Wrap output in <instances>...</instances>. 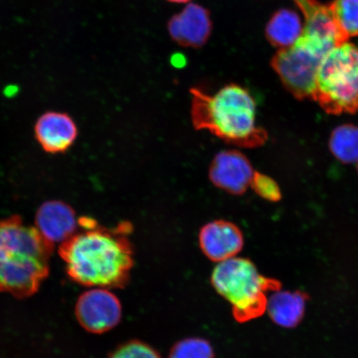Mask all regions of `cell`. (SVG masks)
Returning <instances> with one entry per match:
<instances>
[{"mask_svg": "<svg viewBox=\"0 0 358 358\" xmlns=\"http://www.w3.org/2000/svg\"><path fill=\"white\" fill-rule=\"evenodd\" d=\"M250 187L262 199L278 201L281 199V192L277 182L271 178L261 173H255Z\"/></svg>", "mask_w": 358, "mask_h": 358, "instance_id": "cell-20", "label": "cell"}, {"mask_svg": "<svg viewBox=\"0 0 358 358\" xmlns=\"http://www.w3.org/2000/svg\"><path fill=\"white\" fill-rule=\"evenodd\" d=\"M326 113L355 114L358 110V48L344 43L321 61L313 99Z\"/></svg>", "mask_w": 358, "mask_h": 358, "instance_id": "cell-5", "label": "cell"}, {"mask_svg": "<svg viewBox=\"0 0 358 358\" xmlns=\"http://www.w3.org/2000/svg\"><path fill=\"white\" fill-rule=\"evenodd\" d=\"M169 34L182 47L200 48L212 34L213 21L208 8L189 3L168 22Z\"/></svg>", "mask_w": 358, "mask_h": 358, "instance_id": "cell-9", "label": "cell"}, {"mask_svg": "<svg viewBox=\"0 0 358 358\" xmlns=\"http://www.w3.org/2000/svg\"><path fill=\"white\" fill-rule=\"evenodd\" d=\"M169 358H215L213 348L207 340L190 338L174 344Z\"/></svg>", "mask_w": 358, "mask_h": 358, "instance_id": "cell-18", "label": "cell"}, {"mask_svg": "<svg viewBox=\"0 0 358 358\" xmlns=\"http://www.w3.org/2000/svg\"><path fill=\"white\" fill-rule=\"evenodd\" d=\"M255 173L248 157L238 150H227L215 156L209 169V178L218 189L232 195H241L252 185Z\"/></svg>", "mask_w": 358, "mask_h": 358, "instance_id": "cell-8", "label": "cell"}, {"mask_svg": "<svg viewBox=\"0 0 358 358\" xmlns=\"http://www.w3.org/2000/svg\"><path fill=\"white\" fill-rule=\"evenodd\" d=\"M78 224L80 231L59 248L67 275L88 287L124 288L134 266L131 226L124 222L110 229L89 217L79 218Z\"/></svg>", "mask_w": 358, "mask_h": 358, "instance_id": "cell-1", "label": "cell"}, {"mask_svg": "<svg viewBox=\"0 0 358 358\" xmlns=\"http://www.w3.org/2000/svg\"><path fill=\"white\" fill-rule=\"evenodd\" d=\"M308 296L301 291H275L268 299L266 311L277 325L294 328L303 320Z\"/></svg>", "mask_w": 358, "mask_h": 358, "instance_id": "cell-14", "label": "cell"}, {"mask_svg": "<svg viewBox=\"0 0 358 358\" xmlns=\"http://www.w3.org/2000/svg\"><path fill=\"white\" fill-rule=\"evenodd\" d=\"M168 1L176 3H185L189 2L190 0H168Z\"/></svg>", "mask_w": 358, "mask_h": 358, "instance_id": "cell-21", "label": "cell"}, {"mask_svg": "<svg viewBox=\"0 0 358 358\" xmlns=\"http://www.w3.org/2000/svg\"><path fill=\"white\" fill-rule=\"evenodd\" d=\"M328 6L335 22L348 38L358 36V0H334Z\"/></svg>", "mask_w": 358, "mask_h": 358, "instance_id": "cell-17", "label": "cell"}, {"mask_svg": "<svg viewBox=\"0 0 358 358\" xmlns=\"http://www.w3.org/2000/svg\"><path fill=\"white\" fill-rule=\"evenodd\" d=\"M302 33L301 17L289 8H280L273 13L266 27L267 41L280 49L292 46Z\"/></svg>", "mask_w": 358, "mask_h": 358, "instance_id": "cell-15", "label": "cell"}, {"mask_svg": "<svg viewBox=\"0 0 358 358\" xmlns=\"http://www.w3.org/2000/svg\"><path fill=\"white\" fill-rule=\"evenodd\" d=\"M35 137L48 153H64L74 144L78 127L70 116L61 112H47L35 124Z\"/></svg>", "mask_w": 358, "mask_h": 358, "instance_id": "cell-12", "label": "cell"}, {"mask_svg": "<svg viewBox=\"0 0 358 358\" xmlns=\"http://www.w3.org/2000/svg\"><path fill=\"white\" fill-rule=\"evenodd\" d=\"M211 281L217 292L231 303L239 323L262 316L266 311L267 293L281 289L279 280L262 275L250 259L236 257L217 263Z\"/></svg>", "mask_w": 358, "mask_h": 358, "instance_id": "cell-4", "label": "cell"}, {"mask_svg": "<svg viewBox=\"0 0 358 358\" xmlns=\"http://www.w3.org/2000/svg\"><path fill=\"white\" fill-rule=\"evenodd\" d=\"M108 358H162L153 348L141 341L128 342L110 353Z\"/></svg>", "mask_w": 358, "mask_h": 358, "instance_id": "cell-19", "label": "cell"}, {"mask_svg": "<svg viewBox=\"0 0 358 358\" xmlns=\"http://www.w3.org/2000/svg\"><path fill=\"white\" fill-rule=\"evenodd\" d=\"M75 313L83 329L101 334L118 325L122 317V307L117 296L108 289L96 288L80 295Z\"/></svg>", "mask_w": 358, "mask_h": 358, "instance_id": "cell-7", "label": "cell"}, {"mask_svg": "<svg viewBox=\"0 0 358 358\" xmlns=\"http://www.w3.org/2000/svg\"><path fill=\"white\" fill-rule=\"evenodd\" d=\"M199 245L206 257L213 262L220 263L240 253L244 246V236L236 224L216 220L201 227Z\"/></svg>", "mask_w": 358, "mask_h": 358, "instance_id": "cell-10", "label": "cell"}, {"mask_svg": "<svg viewBox=\"0 0 358 358\" xmlns=\"http://www.w3.org/2000/svg\"><path fill=\"white\" fill-rule=\"evenodd\" d=\"M192 124L232 145L256 148L265 144L267 133L257 124V103L248 89L231 83L209 95L191 89Z\"/></svg>", "mask_w": 358, "mask_h": 358, "instance_id": "cell-2", "label": "cell"}, {"mask_svg": "<svg viewBox=\"0 0 358 358\" xmlns=\"http://www.w3.org/2000/svg\"><path fill=\"white\" fill-rule=\"evenodd\" d=\"M55 245L19 216L0 221V291L32 296L48 278Z\"/></svg>", "mask_w": 358, "mask_h": 358, "instance_id": "cell-3", "label": "cell"}, {"mask_svg": "<svg viewBox=\"0 0 358 358\" xmlns=\"http://www.w3.org/2000/svg\"><path fill=\"white\" fill-rule=\"evenodd\" d=\"M78 227L73 208L62 201H48L40 206L36 213V229L53 245L64 243L78 231Z\"/></svg>", "mask_w": 358, "mask_h": 358, "instance_id": "cell-11", "label": "cell"}, {"mask_svg": "<svg viewBox=\"0 0 358 358\" xmlns=\"http://www.w3.org/2000/svg\"><path fill=\"white\" fill-rule=\"evenodd\" d=\"M334 47L324 40L302 34L292 46L280 49L273 56L271 67L296 99H313L320 62Z\"/></svg>", "mask_w": 358, "mask_h": 358, "instance_id": "cell-6", "label": "cell"}, {"mask_svg": "<svg viewBox=\"0 0 358 358\" xmlns=\"http://www.w3.org/2000/svg\"><path fill=\"white\" fill-rule=\"evenodd\" d=\"M332 154L344 164L358 161V127L346 124L334 129L329 140Z\"/></svg>", "mask_w": 358, "mask_h": 358, "instance_id": "cell-16", "label": "cell"}, {"mask_svg": "<svg viewBox=\"0 0 358 358\" xmlns=\"http://www.w3.org/2000/svg\"><path fill=\"white\" fill-rule=\"evenodd\" d=\"M293 1L301 10L306 20L303 34L324 40L334 46L348 42V36L339 28L329 6H324L317 0H293Z\"/></svg>", "mask_w": 358, "mask_h": 358, "instance_id": "cell-13", "label": "cell"}]
</instances>
